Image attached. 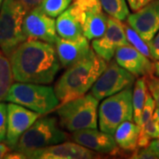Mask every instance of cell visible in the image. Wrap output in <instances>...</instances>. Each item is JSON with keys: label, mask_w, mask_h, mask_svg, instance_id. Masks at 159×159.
<instances>
[{"label": "cell", "mask_w": 159, "mask_h": 159, "mask_svg": "<svg viewBox=\"0 0 159 159\" xmlns=\"http://www.w3.org/2000/svg\"><path fill=\"white\" fill-rule=\"evenodd\" d=\"M7 132V104L0 102V142L6 139Z\"/></svg>", "instance_id": "obj_26"}, {"label": "cell", "mask_w": 159, "mask_h": 159, "mask_svg": "<svg viewBox=\"0 0 159 159\" xmlns=\"http://www.w3.org/2000/svg\"><path fill=\"white\" fill-rule=\"evenodd\" d=\"M28 10L18 0H3L0 9V49L7 57L27 39L22 25Z\"/></svg>", "instance_id": "obj_5"}, {"label": "cell", "mask_w": 159, "mask_h": 159, "mask_svg": "<svg viewBox=\"0 0 159 159\" xmlns=\"http://www.w3.org/2000/svg\"><path fill=\"white\" fill-rule=\"evenodd\" d=\"M124 29H125L127 41L131 45L134 47L137 51H140L144 56H146L148 58H152L148 44L139 35L136 31L126 23H124Z\"/></svg>", "instance_id": "obj_24"}, {"label": "cell", "mask_w": 159, "mask_h": 159, "mask_svg": "<svg viewBox=\"0 0 159 159\" xmlns=\"http://www.w3.org/2000/svg\"><path fill=\"white\" fill-rule=\"evenodd\" d=\"M154 74L159 78V60H154L153 62Z\"/></svg>", "instance_id": "obj_33"}, {"label": "cell", "mask_w": 159, "mask_h": 159, "mask_svg": "<svg viewBox=\"0 0 159 159\" xmlns=\"http://www.w3.org/2000/svg\"><path fill=\"white\" fill-rule=\"evenodd\" d=\"M135 81V76L120 66L116 60H111L105 70L91 88V94L98 101L115 95L127 88H131Z\"/></svg>", "instance_id": "obj_8"}, {"label": "cell", "mask_w": 159, "mask_h": 159, "mask_svg": "<svg viewBox=\"0 0 159 159\" xmlns=\"http://www.w3.org/2000/svg\"><path fill=\"white\" fill-rule=\"evenodd\" d=\"M56 51L61 66L68 68L89 54L91 48L89 39L81 35L75 40H67L57 35Z\"/></svg>", "instance_id": "obj_15"}, {"label": "cell", "mask_w": 159, "mask_h": 159, "mask_svg": "<svg viewBox=\"0 0 159 159\" xmlns=\"http://www.w3.org/2000/svg\"><path fill=\"white\" fill-rule=\"evenodd\" d=\"M106 66L107 62L91 49L84 58L66 68L54 87L60 103L86 95Z\"/></svg>", "instance_id": "obj_2"}, {"label": "cell", "mask_w": 159, "mask_h": 159, "mask_svg": "<svg viewBox=\"0 0 159 159\" xmlns=\"http://www.w3.org/2000/svg\"><path fill=\"white\" fill-rule=\"evenodd\" d=\"M98 100L92 94H86L57 107L59 124L69 132L97 128Z\"/></svg>", "instance_id": "obj_6"}, {"label": "cell", "mask_w": 159, "mask_h": 159, "mask_svg": "<svg viewBox=\"0 0 159 159\" xmlns=\"http://www.w3.org/2000/svg\"><path fill=\"white\" fill-rule=\"evenodd\" d=\"M94 150L74 142H61L35 152L33 158L39 159H89L97 157Z\"/></svg>", "instance_id": "obj_16"}, {"label": "cell", "mask_w": 159, "mask_h": 159, "mask_svg": "<svg viewBox=\"0 0 159 159\" xmlns=\"http://www.w3.org/2000/svg\"><path fill=\"white\" fill-rule=\"evenodd\" d=\"M127 24L147 43L159 30V0H152L126 18Z\"/></svg>", "instance_id": "obj_12"}, {"label": "cell", "mask_w": 159, "mask_h": 159, "mask_svg": "<svg viewBox=\"0 0 159 159\" xmlns=\"http://www.w3.org/2000/svg\"><path fill=\"white\" fill-rule=\"evenodd\" d=\"M13 79L20 82L50 84L60 69L53 43L28 39L11 55Z\"/></svg>", "instance_id": "obj_1"}, {"label": "cell", "mask_w": 159, "mask_h": 159, "mask_svg": "<svg viewBox=\"0 0 159 159\" xmlns=\"http://www.w3.org/2000/svg\"><path fill=\"white\" fill-rule=\"evenodd\" d=\"M108 24V16L102 11V6L85 11L82 22V32L89 41L101 37L105 33Z\"/></svg>", "instance_id": "obj_18"}, {"label": "cell", "mask_w": 159, "mask_h": 159, "mask_svg": "<svg viewBox=\"0 0 159 159\" xmlns=\"http://www.w3.org/2000/svg\"><path fill=\"white\" fill-rule=\"evenodd\" d=\"M40 115L14 102L7 104L6 144L12 150L17 145L20 136L34 124L35 120L39 119Z\"/></svg>", "instance_id": "obj_11"}, {"label": "cell", "mask_w": 159, "mask_h": 159, "mask_svg": "<svg viewBox=\"0 0 159 159\" xmlns=\"http://www.w3.org/2000/svg\"><path fill=\"white\" fill-rule=\"evenodd\" d=\"M18 1L20 2L23 6L26 7V9L29 11L32 8H34V7L39 6L43 0H18Z\"/></svg>", "instance_id": "obj_31"}, {"label": "cell", "mask_w": 159, "mask_h": 159, "mask_svg": "<svg viewBox=\"0 0 159 159\" xmlns=\"http://www.w3.org/2000/svg\"><path fill=\"white\" fill-rule=\"evenodd\" d=\"M2 3H3V0H0V9H1V6H2Z\"/></svg>", "instance_id": "obj_36"}, {"label": "cell", "mask_w": 159, "mask_h": 159, "mask_svg": "<svg viewBox=\"0 0 159 159\" xmlns=\"http://www.w3.org/2000/svg\"><path fill=\"white\" fill-rule=\"evenodd\" d=\"M126 1L128 3V6L131 8V10L136 11L144 6H146L149 2H151L152 0H126Z\"/></svg>", "instance_id": "obj_30"}, {"label": "cell", "mask_w": 159, "mask_h": 159, "mask_svg": "<svg viewBox=\"0 0 159 159\" xmlns=\"http://www.w3.org/2000/svg\"><path fill=\"white\" fill-rule=\"evenodd\" d=\"M132 158H139V159H152V158H159L158 156L153 152L150 148H140L139 149L136 148L135 153L133 155Z\"/></svg>", "instance_id": "obj_28"}, {"label": "cell", "mask_w": 159, "mask_h": 159, "mask_svg": "<svg viewBox=\"0 0 159 159\" xmlns=\"http://www.w3.org/2000/svg\"><path fill=\"white\" fill-rule=\"evenodd\" d=\"M73 0H43L40 4V9L52 18L59 16L68 8Z\"/></svg>", "instance_id": "obj_23"}, {"label": "cell", "mask_w": 159, "mask_h": 159, "mask_svg": "<svg viewBox=\"0 0 159 159\" xmlns=\"http://www.w3.org/2000/svg\"><path fill=\"white\" fill-rule=\"evenodd\" d=\"M67 134L58 125L56 118L45 116L35 120L18 141L13 150L26 158H33L35 152L67 140Z\"/></svg>", "instance_id": "obj_3"}, {"label": "cell", "mask_w": 159, "mask_h": 159, "mask_svg": "<svg viewBox=\"0 0 159 159\" xmlns=\"http://www.w3.org/2000/svg\"><path fill=\"white\" fill-rule=\"evenodd\" d=\"M13 80L11 62L3 51H0V101L6 100Z\"/></svg>", "instance_id": "obj_21"}, {"label": "cell", "mask_w": 159, "mask_h": 159, "mask_svg": "<svg viewBox=\"0 0 159 159\" xmlns=\"http://www.w3.org/2000/svg\"><path fill=\"white\" fill-rule=\"evenodd\" d=\"M126 44L129 43L125 35L124 23L111 16H108L105 33L101 37L92 40L93 50L106 62H110L113 58L118 48Z\"/></svg>", "instance_id": "obj_10"}, {"label": "cell", "mask_w": 159, "mask_h": 159, "mask_svg": "<svg viewBox=\"0 0 159 159\" xmlns=\"http://www.w3.org/2000/svg\"><path fill=\"white\" fill-rule=\"evenodd\" d=\"M72 140L86 148L102 154L117 156L120 154V148L118 146L112 134L97 128H88L74 131Z\"/></svg>", "instance_id": "obj_13"}, {"label": "cell", "mask_w": 159, "mask_h": 159, "mask_svg": "<svg viewBox=\"0 0 159 159\" xmlns=\"http://www.w3.org/2000/svg\"><path fill=\"white\" fill-rule=\"evenodd\" d=\"M147 80V86H148V90L150 95L152 96L153 99L156 102L157 107L159 106V78L158 77H154L153 75L146 77Z\"/></svg>", "instance_id": "obj_25"}, {"label": "cell", "mask_w": 159, "mask_h": 159, "mask_svg": "<svg viewBox=\"0 0 159 159\" xmlns=\"http://www.w3.org/2000/svg\"><path fill=\"white\" fill-rule=\"evenodd\" d=\"M148 86L146 77H140L134 83V92H133V110H134V116L133 119L134 120V123L137 125H140L142 113L146 98L148 95Z\"/></svg>", "instance_id": "obj_20"}, {"label": "cell", "mask_w": 159, "mask_h": 159, "mask_svg": "<svg viewBox=\"0 0 159 159\" xmlns=\"http://www.w3.org/2000/svg\"><path fill=\"white\" fill-rule=\"evenodd\" d=\"M22 29L27 39L54 43L57 37L55 19L43 12L39 6L28 11L23 20Z\"/></svg>", "instance_id": "obj_9"}, {"label": "cell", "mask_w": 159, "mask_h": 159, "mask_svg": "<svg viewBox=\"0 0 159 159\" xmlns=\"http://www.w3.org/2000/svg\"><path fill=\"white\" fill-rule=\"evenodd\" d=\"M11 150H12V149H11L8 145L3 144V143H0V159L5 158L6 155L9 153Z\"/></svg>", "instance_id": "obj_32"}, {"label": "cell", "mask_w": 159, "mask_h": 159, "mask_svg": "<svg viewBox=\"0 0 159 159\" xmlns=\"http://www.w3.org/2000/svg\"><path fill=\"white\" fill-rule=\"evenodd\" d=\"M115 60L134 76L148 77L154 74L153 63L130 43L117 49Z\"/></svg>", "instance_id": "obj_14"}, {"label": "cell", "mask_w": 159, "mask_h": 159, "mask_svg": "<svg viewBox=\"0 0 159 159\" xmlns=\"http://www.w3.org/2000/svg\"><path fill=\"white\" fill-rule=\"evenodd\" d=\"M141 127L130 120L121 123L115 131L114 138L120 149L125 151L136 150Z\"/></svg>", "instance_id": "obj_19"}, {"label": "cell", "mask_w": 159, "mask_h": 159, "mask_svg": "<svg viewBox=\"0 0 159 159\" xmlns=\"http://www.w3.org/2000/svg\"><path fill=\"white\" fill-rule=\"evenodd\" d=\"M6 101L22 105L42 115L51 112L60 104L53 87L20 81L11 86Z\"/></svg>", "instance_id": "obj_4"}, {"label": "cell", "mask_w": 159, "mask_h": 159, "mask_svg": "<svg viewBox=\"0 0 159 159\" xmlns=\"http://www.w3.org/2000/svg\"><path fill=\"white\" fill-rule=\"evenodd\" d=\"M157 118H159V106L155 110V111H154V115H153L154 119H157Z\"/></svg>", "instance_id": "obj_34"}, {"label": "cell", "mask_w": 159, "mask_h": 159, "mask_svg": "<svg viewBox=\"0 0 159 159\" xmlns=\"http://www.w3.org/2000/svg\"><path fill=\"white\" fill-rule=\"evenodd\" d=\"M73 4L84 11L101 6L100 0H74Z\"/></svg>", "instance_id": "obj_27"}, {"label": "cell", "mask_w": 159, "mask_h": 159, "mask_svg": "<svg viewBox=\"0 0 159 159\" xmlns=\"http://www.w3.org/2000/svg\"><path fill=\"white\" fill-rule=\"evenodd\" d=\"M148 44L152 59L159 60V30L153 37V39L148 42Z\"/></svg>", "instance_id": "obj_29"}, {"label": "cell", "mask_w": 159, "mask_h": 159, "mask_svg": "<svg viewBox=\"0 0 159 159\" xmlns=\"http://www.w3.org/2000/svg\"><path fill=\"white\" fill-rule=\"evenodd\" d=\"M154 120H155V125H156V127H157V130L159 134V118L154 119Z\"/></svg>", "instance_id": "obj_35"}, {"label": "cell", "mask_w": 159, "mask_h": 159, "mask_svg": "<svg viewBox=\"0 0 159 159\" xmlns=\"http://www.w3.org/2000/svg\"><path fill=\"white\" fill-rule=\"evenodd\" d=\"M103 11L109 16L124 21L129 15L128 6L125 0H100Z\"/></svg>", "instance_id": "obj_22"}, {"label": "cell", "mask_w": 159, "mask_h": 159, "mask_svg": "<svg viewBox=\"0 0 159 159\" xmlns=\"http://www.w3.org/2000/svg\"><path fill=\"white\" fill-rule=\"evenodd\" d=\"M85 11H81L74 4L57 17L56 29L58 36L67 40H75L83 35L82 22Z\"/></svg>", "instance_id": "obj_17"}, {"label": "cell", "mask_w": 159, "mask_h": 159, "mask_svg": "<svg viewBox=\"0 0 159 159\" xmlns=\"http://www.w3.org/2000/svg\"><path fill=\"white\" fill-rule=\"evenodd\" d=\"M132 87L106 97L99 106L98 120L100 130L114 134L121 123L132 120L133 110Z\"/></svg>", "instance_id": "obj_7"}]
</instances>
